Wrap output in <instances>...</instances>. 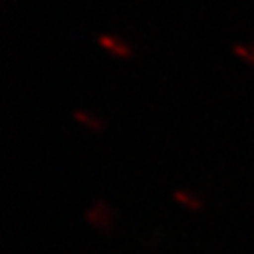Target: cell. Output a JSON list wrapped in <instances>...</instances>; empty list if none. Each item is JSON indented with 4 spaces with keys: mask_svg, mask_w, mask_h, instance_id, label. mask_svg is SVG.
I'll return each mask as SVG.
<instances>
[{
    "mask_svg": "<svg viewBox=\"0 0 254 254\" xmlns=\"http://www.w3.org/2000/svg\"><path fill=\"white\" fill-rule=\"evenodd\" d=\"M84 218L94 230L104 234H108L114 226V210L106 200H94L92 206L84 212Z\"/></svg>",
    "mask_w": 254,
    "mask_h": 254,
    "instance_id": "6da1fadb",
    "label": "cell"
},
{
    "mask_svg": "<svg viewBox=\"0 0 254 254\" xmlns=\"http://www.w3.org/2000/svg\"><path fill=\"white\" fill-rule=\"evenodd\" d=\"M96 44L102 50L110 52L114 58H120V60H128L134 54L132 52V46L126 42V40H122L120 36H116V34H98L96 36Z\"/></svg>",
    "mask_w": 254,
    "mask_h": 254,
    "instance_id": "7a4b0ae2",
    "label": "cell"
},
{
    "mask_svg": "<svg viewBox=\"0 0 254 254\" xmlns=\"http://www.w3.org/2000/svg\"><path fill=\"white\" fill-rule=\"evenodd\" d=\"M72 118H74L78 124H82L84 128L92 130V132H102V130L106 128V124H104L102 118H98L96 114L86 112V110H82V108H76V110L72 112Z\"/></svg>",
    "mask_w": 254,
    "mask_h": 254,
    "instance_id": "3957f363",
    "label": "cell"
},
{
    "mask_svg": "<svg viewBox=\"0 0 254 254\" xmlns=\"http://www.w3.org/2000/svg\"><path fill=\"white\" fill-rule=\"evenodd\" d=\"M172 198H174L180 206H184V208H188V210H194V212L204 210V206H206L200 196H196V194H192V192H186V190H174Z\"/></svg>",
    "mask_w": 254,
    "mask_h": 254,
    "instance_id": "277c9868",
    "label": "cell"
},
{
    "mask_svg": "<svg viewBox=\"0 0 254 254\" xmlns=\"http://www.w3.org/2000/svg\"><path fill=\"white\" fill-rule=\"evenodd\" d=\"M232 52H234L242 62H246L248 66H254V48H248V46H244V44H234V46H232Z\"/></svg>",
    "mask_w": 254,
    "mask_h": 254,
    "instance_id": "5b68a950",
    "label": "cell"
},
{
    "mask_svg": "<svg viewBox=\"0 0 254 254\" xmlns=\"http://www.w3.org/2000/svg\"><path fill=\"white\" fill-rule=\"evenodd\" d=\"M252 48H254V44H252Z\"/></svg>",
    "mask_w": 254,
    "mask_h": 254,
    "instance_id": "8992f818",
    "label": "cell"
}]
</instances>
